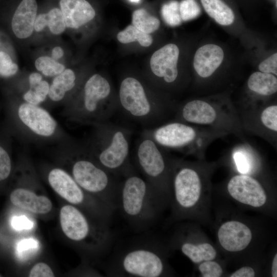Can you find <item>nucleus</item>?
Masks as SVG:
<instances>
[{"label": "nucleus", "instance_id": "0eeeda50", "mask_svg": "<svg viewBox=\"0 0 277 277\" xmlns=\"http://www.w3.org/2000/svg\"><path fill=\"white\" fill-rule=\"evenodd\" d=\"M145 129L164 149L189 154L201 155L213 140L227 135L223 132L174 120Z\"/></svg>", "mask_w": 277, "mask_h": 277}, {"label": "nucleus", "instance_id": "dca6fc26", "mask_svg": "<svg viewBox=\"0 0 277 277\" xmlns=\"http://www.w3.org/2000/svg\"><path fill=\"white\" fill-rule=\"evenodd\" d=\"M217 236L222 247L230 252L244 250L252 239V233L248 227L236 221L223 224L219 229Z\"/></svg>", "mask_w": 277, "mask_h": 277}, {"label": "nucleus", "instance_id": "6ab92c4d", "mask_svg": "<svg viewBox=\"0 0 277 277\" xmlns=\"http://www.w3.org/2000/svg\"><path fill=\"white\" fill-rule=\"evenodd\" d=\"M37 11L36 0H22L12 19V29L15 36L21 39L29 37L34 30Z\"/></svg>", "mask_w": 277, "mask_h": 277}, {"label": "nucleus", "instance_id": "7ed1b4c3", "mask_svg": "<svg viewBox=\"0 0 277 277\" xmlns=\"http://www.w3.org/2000/svg\"><path fill=\"white\" fill-rule=\"evenodd\" d=\"M108 80L99 74L85 83L82 94L65 105L62 115L69 122L93 125L109 121L118 110V101L111 100Z\"/></svg>", "mask_w": 277, "mask_h": 277}, {"label": "nucleus", "instance_id": "f704fd0d", "mask_svg": "<svg viewBox=\"0 0 277 277\" xmlns=\"http://www.w3.org/2000/svg\"><path fill=\"white\" fill-rule=\"evenodd\" d=\"M11 171V161L7 151L0 145V181L6 180Z\"/></svg>", "mask_w": 277, "mask_h": 277}, {"label": "nucleus", "instance_id": "5701e85b", "mask_svg": "<svg viewBox=\"0 0 277 277\" xmlns=\"http://www.w3.org/2000/svg\"><path fill=\"white\" fill-rule=\"evenodd\" d=\"M237 169L241 174L253 173L258 165L255 151L247 144L236 147L232 153Z\"/></svg>", "mask_w": 277, "mask_h": 277}, {"label": "nucleus", "instance_id": "f8f14e48", "mask_svg": "<svg viewBox=\"0 0 277 277\" xmlns=\"http://www.w3.org/2000/svg\"><path fill=\"white\" fill-rule=\"evenodd\" d=\"M172 181L176 204L183 209L192 207L199 201L202 182L197 172L182 163L172 164Z\"/></svg>", "mask_w": 277, "mask_h": 277}, {"label": "nucleus", "instance_id": "72a5a7b5", "mask_svg": "<svg viewBox=\"0 0 277 277\" xmlns=\"http://www.w3.org/2000/svg\"><path fill=\"white\" fill-rule=\"evenodd\" d=\"M199 268L204 277H220L223 273V269L220 264L211 260L202 263Z\"/></svg>", "mask_w": 277, "mask_h": 277}, {"label": "nucleus", "instance_id": "b1692460", "mask_svg": "<svg viewBox=\"0 0 277 277\" xmlns=\"http://www.w3.org/2000/svg\"><path fill=\"white\" fill-rule=\"evenodd\" d=\"M202 4L209 16L223 26L233 23L234 15L232 10L222 0H201Z\"/></svg>", "mask_w": 277, "mask_h": 277}, {"label": "nucleus", "instance_id": "cd10ccee", "mask_svg": "<svg viewBox=\"0 0 277 277\" xmlns=\"http://www.w3.org/2000/svg\"><path fill=\"white\" fill-rule=\"evenodd\" d=\"M50 85L42 80L33 88H29L23 95V101L33 105H41L45 102L48 95Z\"/></svg>", "mask_w": 277, "mask_h": 277}, {"label": "nucleus", "instance_id": "c756f323", "mask_svg": "<svg viewBox=\"0 0 277 277\" xmlns=\"http://www.w3.org/2000/svg\"><path fill=\"white\" fill-rule=\"evenodd\" d=\"M161 13L164 20L169 26H176L181 24L182 19L178 2L172 1L164 4Z\"/></svg>", "mask_w": 277, "mask_h": 277}, {"label": "nucleus", "instance_id": "bb28decb", "mask_svg": "<svg viewBox=\"0 0 277 277\" xmlns=\"http://www.w3.org/2000/svg\"><path fill=\"white\" fill-rule=\"evenodd\" d=\"M117 38L123 44L137 41L144 47L149 46L153 42L152 37L150 34L142 32L133 25H129L120 32L117 35Z\"/></svg>", "mask_w": 277, "mask_h": 277}, {"label": "nucleus", "instance_id": "4be33fe9", "mask_svg": "<svg viewBox=\"0 0 277 277\" xmlns=\"http://www.w3.org/2000/svg\"><path fill=\"white\" fill-rule=\"evenodd\" d=\"M247 84L249 90L260 96H270L277 91L276 76L271 73L253 72L249 76Z\"/></svg>", "mask_w": 277, "mask_h": 277}, {"label": "nucleus", "instance_id": "2f4dec72", "mask_svg": "<svg viewBox=\"0 0 277 277\" xmlns=\"http://www.w3.org/2000/svg\"><path fill=\"white\" fill-rule=\"evenodd\" d=\"M180 12L182 21H187L196 17L201 9L195 0H183L180 4Z\"/></svg>", "mask_w": 277, "mask_h": 277}, {"label": "nucleus", "instance_id": "a18cd8bd", "mask_svg": "<svg viewBox=\"0 0 277 277\" xmlns=\"http://www.w3.org/2000/svg\"><path fill=\"white\" fill-rule=\"evenodd\" d=\"M132 2L138 3L140 0H130Z\"/></svg>", "mask_w": 277, "mask_h": 277}, {"label": "nucleus", "instance_id": "37998d69", "mask_svg": "<svg viewBox=\"0 0 277 277\" xmlns=\"http://www.w3.org/2000/svg\"><path fill=\"white\" fill-rule=\"evenodd\" d=\"M64 55V51L60 47H55L52 50L51 56L55 60L61 58Z\"/></svg>", "mask_w": 277, "mask_h": 277}, {"label": "nucleus", "instance_id": "c85d7f7f", "mask_svg": "<svg viewBox=\"0 0 277 277\" xmlns=\"http://www.w3.org/2000/svg\"><path fill=\"white\" fill-rule=\"evenodd\" d=\"M36 69L48 77L55 76L65 70V66L52 57L43 56L37 58L35 62Z\"/></svg>", "mask_w": 277, "mask_h": 277}, {"label": "nucleus", "instance_id": "aec40b11", "mask_svg": "<svg viewBox=\"0 0 277 277\" xmlns=\"http://www.w3.org/2000/svg\"><path fill=\"white\" fill-rule=\"evenodd\" d=\"M10 199L15 206L37 214H45L52 209V204L46 196L37 195L32 190L19 187L11 193Z\"/></svg>", "mask_w": 277, "mask_h": 277}, {"label": "nucleus", "instance_id": "412c9836", "mask_svg": "<svg viewBox=\"0 0 277 277\" xmlns=\"http://www.w3.org/2000/svg\"><path fill=\"white\" fill-rule=\"evenodd\" d=\"M76 85V76L70 69H65L54 76L50 85L48 97L51 102H64L67 94L72 91Z\"/></svg>", "mask_w": 277, "mask_h": 277}, {"label": "nucleus", "instance_id": "ea45409f", "mask_svg": "<svg viewBox=\"0 0 277 277\" xmlns=\"http://www.w3.org/2000/svg\"><path fill=\"white\" fill-rule=\"evenodd\" d=\"M254 276V269L249 266L243 267L230 275L231 277H253Z\"/></svg>", "mask_w": 277, "mask_h": 277}, {"label": "nucleus", "instance_id": "423d86ee", "mask_svg": "<svg viewBox=\"0 0 277 277\" xmlns=\"http://www.w3.org/2000/svg\"><path fill=\"white\" fill-rule=\"evenodd\" d=\"M174 120L244 137L238 110L228 103L194 99L176 108Z\"/></svg>", "mask_w": 277, "mask_h": 277}, {"label": "nucleus", "instance_id": "c03bdc74", "mask_svg": "<svg viewBox=\"0 0 277 277\" xmlns=\"http://www.w3.org/2000/svg\"><path fill=\"white\" fill-rule=\"evenodd\" d=\"M271 274L273 277L277 276V254H276L273 259L271 267Z\"/></svg>", "mask_w": 277, "mask_h": 277}, {"label": "nucleus", "instance_id": "f03ea898", "mask_svg": "<svg viewBox=\"0 0 277 277\" xmlns=\"http://www.w3.org/2000/svg\"><path fill=\"white\" fill-rule=\"evenodd\" d=\"M91 126L92 134L84 145L93 158L116 177L135 172L130 159L132 130L109 121Z\"/></svg>", "mask_w": 277, "mask_h": 277}, {"label": "nucleus", "instance_id": "7c9ffc66", "mask_svg": "<svg viewBox=\"0 0 277 277\" xmlns=\"http://www.w3.org/2000/svg\"><path fill=\"white\" fill-rule=\"evenodd\" d=\"M47 26L54 34L63 32L66 27L62 12L58 8H53L46 13Z\"/></svg>", "mask_w": 277, "mask_h": 277}, {"label": "nucleus", "instance_id": "f3484780", "mask_svg": "<svg viewBox=\"0 0 277 277\" xmlns=\"http://www.w3.org/2000/svg\"><path fill=\"white\" fill-rule=\"evenodd\" d=\"M224 56V51L221 47L212 44L203 45L195 53L194 70L201 77H209L220 67Z\"/></svg>", "mask_w": 277, "mask_h": 277}, {"label": "nucleus", "instance_id": "4c0bfd02", "mask_svg": "<svg viewBox=\"0 0 277 277\" xmlns=\"http://www.w3.org/2000/svg\"><path fill=\"white\" fill-rule=\"evenodd\" d=\"M260 72L277 75V53H275L263 61L259 65Z\"/></svg>", "mask_w": 277, "mask_h": 277}, {"label": "nucleus", "instance_id": "a211bd4d", "mask_svg": "<svg viewBox=\"0 0 277 277\" xmlns=\"http://www.w3.org/2000/svg\"><path fill=\"white\" fill-rule=\"evenodd\" d=\"M61 10L67 27L77 29L94 18L95 11L86 0H60Z\"/></svg>", "mask_w": 277, "mask_h": 277}, {"label": "nucleus", "instance_id": "e433bc0d", "mask_svg": "<svg viewBox=\"0 0 277 277\" xmlns=\"http://www.w3.org/2000/svg\"><path fill=\"white\" fill-rule=\"evenodd\" d=\"M28 276L30 277H53L55 275L48 265L45 263L39 262L32 267Z\"/></svg>", "mask_w": 277, "mask_h": 277}, {"label": "nucleus", "instance_id": "ddd939ff", "mask_svg": "<svg viewBox=\"0 0 277 277\" xmlns=\"http://www.w3.org/2000/svg\"><path fill=\"white\" fill-rule=\"evenodd\" d=\"M227 190L235 200L252 207L262 206L266 202V192L262 185L248 174L233 176L228 182Z\"/></svg>", "mask_w": 277, "mask_h": 277}, {"label": "nucleus", "instance_id": "2eb2a0df", "mask_svg": "<svg viewBox=\"0 0 277 277\" xmlns=\"http://www.w3.org/2000/svg\"><path fill=\"white\" fill-rule=\"evenodd\" d=\"M253 109L255 114L248 111L247 116H244L247 120L241 121L242 124L245 122H248L243 125V128L247 126L248 129L254 133L262 135L271 143H275L277 134L276 104L266 106L259 110Z\"/></svg>", "mask_w": 277, "mask_h": 277}, {"label": "nucleus", "instance_id": "6e6552de", "mask_svg": "<svg viewBox=\"0 0 277 277\" xmlns=\"http://www.w3.org/2000/svg\"><path fill=\"white\" fill-rule=\"evenodd\" d=\"M165 263L152 242L135 244L116 253L109 261V276L159 277L165 272Z\"/></svg>", "mask_w": 277, "mask_h": 277}, {"label": "nucleus", "instance_id": "c9c22d12", "mask_svg": "<svg viewBox=\"0 0 277 277\" xmlns=\"http://www.w3.org/2000/svg\"><path fill=\"white\" fill-rule=\"evenodd\" d=\"M38 247V243L35 240L31 238L24 239L17 244V254L19 258H23L31 252L35 251Z\"/></svg>", "mask_w": 277, "mask_h": 277}, {"label": "nucleus", "instance_id": "a878e982", "mask_svg": "<svg viewBox=\"0 0 277 277\" xmlns=\"http://www.w3.org/2000/svg\"><path fill=\"white\" fill-rule=\"evenodd\" d=\"M132 22L134 27L148 34L157 30L160 25L159 19L151 15L144 9H137L133 12Z\"/></svg>", "mask_w": 277, "mask_h": 277}, {"label": "nucleus", "instance_id": "f257e3e1", "mask_svg": "<svg viewBox=\"0 0 277 277\" xmlns=\"http://www.w3.org/2000/svg\"><path fill=\"white\" fill-rule=\"evenodd\" d=\"M57 152L69 164V174L85 191L114 210L117 208L120 182L93 158L84 144L72 140L61 144Z\"/></svg>", "mask_w": 277, "mask_h": 277}, {"label": "nucleus", "instance_id": "1a4fd4ad", "mask_svg": "<svg viewBox=\"0 0 277 277\" xmlns=\"http://www.w3.org/2000/svg\"><path fill=\"white\" fill-rule=\"evenodd\" d=\"M60 220L63 232L72 241L96 253L109 250L113 234L107 225H92L82 211L70 205L61 209Z\"/></svg>", "mask_w": 277, "mask_h": 277}, {"label": "nucleus", "instance_id": "9b49d317", "mask_svg": "<svg viewBox=\"0 0 277 277\" xmlns=\"http://www.w3.org/2000/svg\"><path fill=\"white\" fill-rule=\"evenodd\" d=\"M15 113L22 137L26 140L61 144L72 140L48 111L40 105L23 101L17 105Z\"/></svg>", "mask_w": 277, "mask_h": 277}, {"label": "nucleus", "instance_id": "393cba45", "mask_svg": "<svg viewBox=\"0 0 277 277\" xmlns=\"http://www.w3.org/2000/svg\"><path fill=\"white\" fill-rule=\"evenodd\" d=\"M182 252L194 263L203 261H211L216 255V251L209 243L195 245L189 242H184L181 245Z\"/></svg>", "mask_w": 277, "mask_h": 277}, {"label": "nucleus", "instance_id": "473e14b6", "mask_svg": "<svg viewBox=\"0 0 277 277\" xmlns=\"http://www.w3.org/2000/svg\"><path fill=\"white\" fill-rule=\"evenodd\" d=\"M18 71V66L14 63L9 55L0 51V76L8 77L15 75Z\"/></svg>", "mask_w": 277, "mask_h": 277}, {"label": "nucleus", "instance_id": "a19ab883", "mask_svg": "<svg viewBox=\"0 0 277 277\" xmlns=\"http://www.w3.org/2000/svg\"><path fill=\"white\" fill-rule=\"evenodd\" d=\"M47 26V19L46 13H41L36 16L34 26L35 31L41 32Z\"/></svg>", "mask_w": 277, "mask_h": 277}, {"label": "nucleus", "instance_id": "9d476101", "mask_svg": "<svg viewBox=\"0 0 277 277\" xmlns=\"http://www.w3.org/2000/svg\"><path fill=\"white\" fill-rule=\"evenodd\" d=\"M134 157L136 166L144 178L161 198L171 181L172 163H169L164 149L145 129L137 139Z\"/></svg>", "mask_w": 277, "mask_h": 277}, {"label": "nucleus", "instance_id": "58836bf2", "mask_svg": "<svg viewBox=\"0 0 277 277\" xmlns=\"http://www.w3.org/2000/svg\"><path fill=\"white\" fill-rule=\"evenodd\" d=\"M12 227L16 230L30 229L33 223L25 215L14 216L11 221Z\"/></svg>", "mask_w": 277, "mask_h": 277}, {"label": "nucleus", "instance_id": "79ce46f5", "mask_svg": "<svg viewBox=\"0 0 277 277\" xmlns=\"http://www.w3.org/2000/svg\"><path fill=\"white\" fill-rule=\"evenodd\" d=\"M43 80L42 75L37 72L31 73L28 77L29 88H33Z\"/></svg>", "mask_w": 277, "mask_h": 277}, {"label": "nucleus", "instance_id": "39448f33", "mask_svg": "<svg viewBox=\"0 0 277 277\" xmlns=\"http://www.w3.org/2000/svg\"><path fill=\"white\" fill-rule=\"evenodd\" d=\"M118 106V111L146 129L164 123L176 110L171 105L153 99L143 84L131 76L125 78L121 83Z\"/></svg>", "mask_w": 277, "mask_h": 277}, {"label": "nucleus", "instance_id": "20e7f679", "mask_svg": "<svg viewBox=\"0 0 277 277\" xmlns=\"http://www.w3.org/2000/svg\"><path fill=\"white\" fill-rule=\"evenodd\" d=\"M161 199L152 185L133 172L120 182L117 208L131 226L141 230L152 224Z\"/></svg>", "mask_w": 277, "mask_h": 277}, {"label": "nucleus", "instance_id": "4468645a", "mask_svg": "<svg viewBox=\"0 0 277 277\" xmlns=\"http://www.w3.org/2000/svg\"><path fill=\"white\" fill-rule=\"evenodd\" d=\"M179 49L174 44H168L155 51L150 61L153 74L168 84L173 83L178 77L177 63Z\"/></svg>", "mask_w": 277, "mask_h": 277}]
</instances>
